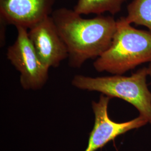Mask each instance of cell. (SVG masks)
I'll return each instance as SVG.
<instances>
[{
    "instance_id": "1",
    "label": "cell",
    "mask_w": 151,
    "mask_h": 151,
    "mask_svg": "<svg viewBox=\"0 0 151 151\" xmlns=\"http://www.w3.org/2000/svg\"><path fill=\"white\" fill-rule=\"evenodd\" d=\"M51 16L68 52V65L78 68L87 60L96 59L111 43L117 20L99 15L85 19L73 9L61 7Z\"/></svg>"
},
{
    "instance_id": "2",
    "label": "cell",
    "mask_w": 151,
    "mask_h": 151,
    "mask_svg": "<svg viewBox=\"0 0 151 151\" xmlns=\"http://www.w3.org/2000/svg\"><path fill=\"white\" fill-rule=\"evenodd\" d=\"M148 62H151V32L135 29L122 17L110 47L93 65L99 72L123 75Z\"/></svg>"
},
{
    "instance_id": "3",
    "label": "cell",
    "mask_w": 151,
    "mask_h": 151,
    "mask_svg": "<svg viewBox=\"0 0 151 151\" xmlns=\"http://www.w3.org/2000/svg\"><path fill=\"white\" fill-rule=\"evenodd\" d=\"M147 67H143L130 76L92 77L77 75L73 78L72 84L80 90L99 92L130 103L138 110L139 115L151 124V92L147 84Z\"/></svg>"
},
{
    "instance_id": "4",
    "label": "cell",
    "mask_w": 151,
    "mask_h": 151,
    "mask_svg": "<svg viewBox=\"0 0 151 151\" xmlns=\"http://www.w3.org/2000/svg\"><path fill=\"white\" fill-rule=\"evenodd\" d=\"M16 28L17 35L7 49L6 57L19 72L24 89H40L48 80L49 68L39 58L28 37V29L22 27Z\"/></svg>"
},
{
    "instance_id": "5",
    "label": "cell",
    "mask_w": 151,
    "mask_h": 151,
    "mask_svg": "<svg viewBox=\"0 0 151 151\" xmlns=\"http://www.w3.org/2000/svg\"><path fill=\"white\" fill-rule=\"evenodd\" d=\"M110 99L111 97L101 93L97 102L92 101L95 123L85 151H96L118 136L140 128L148 123L147 119L140 115L124 123L114 122L108 115V105Z\"/></svg>"
},
{
    "instance_id": "6",
    "label": "cell",
    "mask_w": 151,
    "mask_h": 151,
    "mask_svg": "<svg viewBox=\"0 0 151 151\" xmlns=\"http://www.w3.org/2000/svg\"><path fill=\"white\" fill-rule=\"evenodd\" d=\"M28 37L39 58L49 68L60 66L68 58L67 47L50 16L28 29Z\"/></svg>"
},
{
    "instance_id": "7",
    "label": "cell",
    "mask_w": 151,
    "mask_h": 151,
    "mask_svg": "<svg viewBox=\"0 0 151 151\" xmlns=\"http://www.w3.org/2000/svg\"><path fill=\"white\" fill-rule=\"evenodd\" d=\"M55 0H0L1 22L30 28L50 16Z\"/></svg>"
},
{
    "instance_id": "8",
    "label": "cell",
    "mask_w": 151,
    "mask_h": 151,
    "mask_svg": "<svg viewBox=\"0 0 151 151\" xmlns=\"http://www.w3.org/2000/svg\"><path fill=\"white\" fill-rule=\"evenodd\" d=\"M127 0H77L73 10L81 15H103L109 12L112 15L119 13Z\"/></svg>"
},
{
    "instance_id": "9",
    "label": "cell",
    "mask_w": 151,
    "mask_h": 151,
    "mask_svg": "<svg viewBox=\"0 0 151 151\" xmlns=\"http://www.w3.org/2000/svg\"><path fill=\"white\" fill-rule=\"evenodd\" d=\"M127 9L126 22L145 27L151 32V0H132Z\"/></svg>"
},
{
    "instance_id": "10",
    "label": "cell",
    "mask_w": 151,
    "mask_h": 151,
    "mask_svg": "<svg viewBox=\"0 0 151 151\" xmlns=\"http://www.w3.org/2000/svg\"><path fill=\"white\" fill-rule=\"evenodd\" d=\"M147 70H148V76L150 77L151 79V62L150 63L148 67H147Z\"/></svg>"
}]
</instances>
